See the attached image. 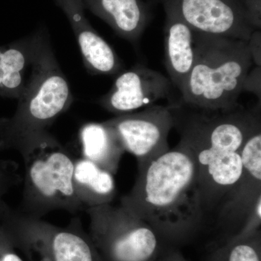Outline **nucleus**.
Masks as SVG:
<instances>
[{"label": "nucleus", "mask_w": 261, "mask_h": 261, "mask_svg": "<svg viewBox=\"0 0 261 261\" xmlns=\"http://www.w3.org/2000/svg\"><path fill=\"white\" fill-rule=\"evenodd\" d=\"M194 31L177 17L166 14L165 65L173 88L180 93L195 61Z\"/></svg>", "instance_id": "ddd939ff"}, {"label": "nucleus", "mask_w": 261, "mask_h": 261, "mask_svg": "<svg viewBox=\"0 0 261 261\" xmlns=\"http://www.w3.org/2000/svg\"><path fill=\"white\" fill-rule=\"evenodd\" d=\"M37 34L29 39L0 46V96L18 99L28 82Z\"/></svg>", "instance_id": "4468645a"}, {"label": "nucleus", "mask_w": 261, "mask_h": 261, "mask_svg": "<svg viewBox=\"0 0 261 261\" xmlns=\"http://www.w3.org/2000/svg\"><path fill=\"white\" fill-rule=\"evenodd\" d=\"M166 14L177 17L195 32L248 42L254 28L242 0H157Z\"/></svg>", "instance_id": "6e6552de"}, {"label": "nucleus", "mask_w": 261, "mask_h": 261, "mask_svg": "<svg viewBox=\"0 0 261 261\" xmlns=\"http://www.w3.org/2000/svg\"><path fill=\"white\" fill-rule=\"evenodd\" d=\"M0 261H24L0 223Z\"/></svg>", "instance_id": "6ab92c4d"}, {"label": "nucleus", "mask_w": 261, "mask_h": 261, "mask_svg": "<svg viewBox=\"0 0 261 261\" xmlns=\"http://www.w3.org/2000/svg\"><path fill=\"white\" fill-rule=\"evenodd\" d=\"M56 3L69 20L87 69L94 74H118L121 62L112 47L87 20L83 0H56Z\"/></svg>", "instance_id": "9b49d317"}, {"label": "nucleus", "mask_w": 261, "mask_h": 261, "mask_svg": "<svg viewBox=\"0 0 261 261\" xmlns=\"http://www.w3.org/2000/svg\"><path fill=\"white\" fill-rule=\"evenodd\" d=\"M85 211L89 236L104 261H157L166 246L147 223L121 205L105 204Z\"/></svg>", "instance_id": "423d86ee"}, {"label": "nucleus", "mask_w": 261, "mask_h": 261, "mask_svg": "<svg viewBox=\"0 0 261 261\" xmlns=\"http://www.w3.org/2000/svg\"><path fill=\"white\" fill-rule=\"evenodd\" d=\"M255 94L260 100V67L255 66L249 71L243 86V92Z\"/></svg>", "instance_id": "aec40b11"}, {"label": "nucleus", "mask_w": 261, "mask_h": 261, "mask_svg": "<svg viewBox=\"0 0 261 261\" xmlns=\"http://www.w3.org/2000/svg\"><path fill=\"white\" fill-rule=\"evenodd\" d=\"M0 223L29 261H104L78 218L61 227L25 216L2 200Z\"/></svg>", "instance_id": "39448f33"}, {"label": "nucleus", "mask_w": 261, "mask_h": 261, "mask_svg": "<svg viewBox=\"0 0 261 261\" xmlns=\"http://www.w3.org/2000/svg\"><path fill=\"white\" fill-rule=\"evenodd\" d=\"M25 166L21 214L42 219L55 211L85 210L75 195V161L49 132L33 141L21 154Z\"/></svg>", "instance_id": "20e7f679"}, {"label": "nucleus", "mask_w": 261, "mask_h": 261, "mask_svg": "<svg viewBox=\"0 0 261 261\" xmlns=\"http://www.w3.org/2000/svg\"><path fill=\"white\" fill-rule=\"evenodd\" d=\"M83 3L84 8L133 44L139 42L148 24V8L142 0H83Z\"/></svg>", "instance_id": "f8f14e48"}, {"label": "nucleus", "mask_w": 261, "mask_h": 261, "mask_svg": "<svg viewBox=\"0 0 261 261\" xmlns=\"http://www.w3.org/2000/svg\"><path fill=\"white\" fill-rule=\"evenodd\" d=\"M195 61L178 99L200 109L231 110L253 67L248 42L195 32Z\"/></svg>", "instance_id": "7ed1b4c3"}, {"label": "nucleus", "mask_w": 261, "mask_h": 261, "mask_svg": "<svg viewBox=\"0 0 261 261\" xmlns=\"http://www.w3.org/2000/svg\"><path fill=\"white\" fill-rule=\"evenodd\" d=\"M13 116L0 118V150L23 153L73 102L65 75L58 65L47 35L37 33L32 71Z\"/></svg>", "instance_id": "f03ea898"}, {"label": "nucleus", "mask_w": 261, "mask_h": 261, "mask_svg": "<svg viewBox=\"0 0 261 261\" xmlns=\"http://www.w3.org/2000/svg\"><path fill=\"white\" fill-rule=\"evenodd\" d=\"M211 261H261L260 228L240 233L221 244Z\"/></svg>", "instance_id": "f3484780"}, {"label": "nucleus", "mask_w": 261, "mask_h": 261, "mask_svg": "<svg viewBox=\"0 0 261 261\" xmlns=\"http://www.w3.org/2000/svg\"><path fill=\"white\" fill-rule=\"evenodd\" d=\"M172 84L161 72L137 64L120 73L112 88L98 100L108 112L120 115L174 99Z\"/></svg>", "instance_id": "9d476101"}, {"label": "nucleus", "mask_w": 261, "mask_h": 261, "mask_svg": "<svg viewBox=\"0 0 261 261\" xmlns=\"http://www.w3.org/2000/svg\"><path fill=\"white\" fill-rule=\"evenodd\" d=\"M114 175L83 158L75 161L73 183L84 209L112 203L116 194Z\"/></svg>", "instance_id": "dca6fc26"}, {"label": "nucleus", "mask_w": 261, "mask_h": 261, "mask_svg": "<svg viewBox=\"0 0 261 261\" xmlns=\"http://www.w3.org/2000/svg\"><path fill=\"white\" fill-rule=\"evenodd\" d=\"M157 261H187L176 247L165 246Z\"/></svg>", "instance_id": "4be33fe9"}, {"label": "nucleus", "mask_w": 261, "mask_h": 261, "mask_svg": "<svg viewBox=\"0 0 261 261\" xmlns=\"http://www.w3.org/2000/svg\"><path fill=\"white\" fill-rule=\"evenodd\" d=\"M260 42V30L255 31L248 41L249 49L255 66L260 67L261 65Z\"/></svg>", "instance_id": "412c9836"}, {"label": "nucleus", "mask_w": 261, "mask_h": 261, "mask_svg": "<svg viewBox=\"0 0 261 261\" xmlns=\"http://www.w3.org/2000/svg\"><path fill=\"white\" fill-rule=\"evenodd\" d=\"M240 155L243 173L221 202L210 226L220 235V245L241 233L261 201V127L247 139Z\"/></svg>", "instance_id": "0eeeda50"}, {"label": "nucleus", "mask_w": 261, "mask_h": 261, "mask_svg": "<svg viewBox=\"0 0 261 261\" xmlns=\"http://www.w3.org/2000/svg\"><path fill=\"white\" fill-rule=\"evenodd\" d=\"M120 202L166 246L188 243L205 228L195 164L179 142L137 170L133 187Z\"/></svg>", "instance_id": "f257e3e1"}, {"label": "nucleus", "mask_w": 261, "mask_h": 261, "mask_svg": "<svg viewBox=\"0 0 261 261\" xmlns=\"http://www.w3.org/2000/svg\"><path fill=\"white\" fill-rule=\"evenodd\" d=\"M82 158L113 175L116 174L126 152L116 132L106 122L86 123L81 128Z\"/></svg>", "instance_id": "2eb2a0df"}, {"label": "nucleus", "mask_w": 261, "mask_h": 261, "mask_svg": "<svg viewBox=\"0 0 261 261\" xmlns=\"http://www.w3.org/2000/svg\"><path fill=\"white\" fill-rule=\"evenodd\" d=\"M105 122L116 132L125 151L135 156L137 170L170 149L168 137L173 122L167 106L153 105Z\"/></svg>", "instance_id": "1a4fd4ad"}, {"label": "nucleus", "mask_w": 261, "mask_h": 261, "mask_svg": "<svg viewBox=\"0 0 261 261\" xmlns=\"http://www.w3.org/2000/svg\"><path fill=\"white\" fill-rule=\"evenodd\" d=\"M22 178L18 165L10 160L0 159V201L13 187L18 186Z\"/></svg>", "instance_id": "a211bd4d"}]
</instances>
